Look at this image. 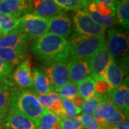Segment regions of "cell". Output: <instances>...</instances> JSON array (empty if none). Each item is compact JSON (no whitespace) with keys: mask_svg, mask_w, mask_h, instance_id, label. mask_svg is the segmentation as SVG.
<instances>
[{"mask_svg":"<svg viewBox=\"0 0 129 129\" xmlns=\"http://www.w3.org/2000/svg\"><path fill=\"white\" fill-rule=\"evenodd\" d=\"M31 50L34 55L45 61L66 62L70 56L68 40L50 32L35 40Z\"/></svg>","mask_w":129,"mask_h":129,"instance_id":"6da1fadb","label":"cell"},{"mask_svg":"<svg viewBox=\"0 0 129 129\" xmlns=\"http://www.w3.org/2000/svg\"><path fill=\"white\" fill-rule=\"evenodd\" d=\"M9 110L18 112L31 120L37 126L48 111L40 103L35 92L29 89H17L12 98Z\"/></svg>","mask_w":129,"mask_h":129,"instance_id":"7a4b0ae2","label":"cell"},{"mask_svg":"<svg viewBox=\"0 0 129 129\" xmlns=\"http://www.w3.org/2000/svg\"><path fill=\"white\" fill-rule=\"evenodd\" d=\"M72 59L88 60L97 51L106 44L105 35L99 36H85L75 34L68 40Z\"/></svg>","mask_w":129,"mask_h":129,"instance_id":"3957f363","label":"cell"},{"mask_svg":"<svg viewBox=\"0 0 129 129\" xmlns=\"http://www.w3.org/2000/svg\"><path fill=\"white\" fill-rule=\"evenodd\" d=\"M49 21L48 19L28 13L19 19L17 28L25 35L28 41L35 40L48 32Z\"/></svg>","mask_w":129,"mask_h":129,"instance_id":"277c9868","label":"cell"},{"mask_svg":"<svg viewBox=\"0 0 129 129\" xmlns=\"http://www.w3.org/2000/svg\"><path fill=\"white\" fill-rule=\"evenodd\" d=\"M106 46L112 59L117 63L128 60V34L117 29H110L107 32Z\"/></svg>","mask_w":129,"mask_h":129,"instance_id":"5b68a950","label":"cell"},{"mask_svg":"<svg viewBox=\"0 0 129 129\" xmlns=\"http://www.w3.org/2000/svg\"><path fill=\"white\" fill-rule=\"evenodd\" d=\"M73 27L77 34L85 36H99L105 35L106 28L101 26L92 19L84 9L74 11Z\"/></svg>","mask_w":129,"mask_h":129,"instance_id":"8992f818","label":"cell"},{"mask_svg":"<svg viewBox=\"0 0 129 129\" xmlns=\"http://www.w3.org/2000/svg\"><path fill=\"white\" fill-rule=\"evenodd\" d=\"M42 70L50 79L55 90L70 81L66 62L46 60L42 63Z\"/></svg>","mask_w":129,"mask_h":129,"instance_id":"52a82bcc","label":"cell"},{"mask_svg":"<svg viewBox=\"0 0 129 129\" xmlns=\"http://www.w3.org/2000/svg\"><path fill=\"white\" fill-rule=\"evenodd\" d=\"M112 60L106 44L87 60L90 75L92 78H103L106 68Z\"/></svg>","mask_w":129,"mask_h":129,"instance_id":"ba28073f","label":"cell"},{"mask_svg":"<svg viewBox=\"0 0 129 129\" xmlns=\"http://www.w3.org/2000/svg\"><path fill=\"white\" fill-rule=\"evenodd\" d=\"M29 13L50 19L62 12V9L52 0H27Z\"/></svg>","mask_w":129,"mask_h":129,"instance_id":"9c48e42d","label":"cell"},{"mask_svg":"<svg viewBox=\"0 0 129 129\" xmlns=\"http://www.w3.org/2000/svg\"><path fill=\"white\" fill-rule=\"evenodd\" d=\"M73 32V25L68 14L61 12L50 19L48 32L64 38L71 36Z\"/></svg>","mask_w":129,"mask_h":129,"instance_id":"30bf717a","label":"cell"},{"mask_svg":"<svg viewBox=\"0 0 129 129\" xmlns=\"http://www.w3.org/2000/svg\"><path fill=\"white\" fill-rule=\"evenodd\" d=\"M109 100L117 108L122 111L127 118H128L129 88L128 76L123 83L111 90Z\"/></svg>","mask_w":129,"mask_h":129,"instance_id":"8fae6325","label":"cell"},{"mask_svg":"<svg viewBox=\"0 0 129 129\" xmlns=\"http://www.w3.org/2000/svg\"><path fill=\"white\" fill-rule=\"evenodd\" d=\"M2 127L5 129H38L26 116L12 110H9L5 116Z\"/></svg>","mask_w":129,"mask_h":129,"instance_id":"7c38bea8","label":"cell"},{"mask_svg":"<svg viewBox=\"0 0 129 129\" xmlns=\"http://www.w3.org/2000/svg\"><path fill=\"white\" fill-rule=\"evenodd\" d=\"M0 12L20 19L29 13L27 0H1Z\"/></svg>","mask_w":129,"mask_h":129,"instance_id":"4fadbf2b","label":"cell"},{"mask_svg":"<svg viewBox=\"0 0 129 129\" xmlns=\"http://www.w3.org/2000/svg\"><path fill=\"white\" fill-rule=\"evenodd\" d=\"M14 82L22 89L33 88L30 60L26 59L19 64L12 75Z\"/></svg>","mask_w":129,"mask_h":129,"instance_id":"5bb4252c","label":"cell"},{"mask_svg":"<svg viewBox=\"0 0 129 129\" xmlns=\"http://www.w3.org/2000/svg\"><path fill=\"white\" fill-rule=\"evenodd\" d=\"M67 68L70 80L76 85L90 75L87 60L71 59L67 64Z\"/></svg>","mask_w":129,"mask_h":129,"instance_id":"9a60e30c","label":"cell"},{"mask_svg":"<svg viewBox=\"0 0 129 129\" xmlns=\"http://www.w3.org/2000/svg\"><path fill=\"white\" fill-rule=\"evenodd\" d=\"M33 88L37 94H47L55 92L53 84L41 70L34 68L32 70Z\"/></svg>","mask_w":129,"mask_h":129,"instance_id":"2e32d148","label":"cell"},{"mask_svg":"<svg viewBox=\"0 0 129 129\" xmlns=\"http://www.w3.org/2000/svg\"><path fill=\"white\" fill-rule=\"evenodd\" d=\"M125 72L115 60H112L103 73V78L108 83L111 90L119 86L123 81Z\"/></svg>","mask_w":129,"mask_h":129,"instance_id":"e0dca14e","label":"cell"},{"mask_svg":"<svg viewBox=\"0 0 129 129\" xmlns=\"http://www.w3.org/2000/svg\"><path fill=\"white\" fill-rule=\"evenodd\" d=\"M28 51V48L0 47V59L14 67L24 60Z\"/></svg>","mask_w":129,"mask_h":129,"instance_id":"ac0fdd59","label":"cell"},{"mask_svg":"<svg viewBox=\"0 0 129 129\" xmlns=\"http://www.w3.org/2000/svg\"><path fill=\"white\" fill-rule=\"evenodd\" d=\"M27 39L17 28L0 40V47L28 48Z\"/></svg>","mask_w":129,"mask_h":129,"instance_id":"d6986e66","label":"cell"},{"mask_svg":"<svg viewBox=\"0 0 129 129\" xmlns=\"http://www.w3.org/2000/svg\"><path fill=\"white\" fill-rule=\"evenodd\" d=\"M17 89L13 85L0 83V116L4 119L9 111L12 98Z\"/></svg>","mask_w":129,"mask_h":129,"instance_id":"ffe728a7","label":"cell"},{"mask_svg":"<svg viewBox=\"0 0 129 129\" xmlns=\"http://www.w3.org/2000/svg\"><path fill=\"white\" fill-rule=\"evenodd\" d=\"M84 9L86 11L90 17L98 24L105 28L112 27L113 26L116 25L118 24L117 19L115 17L112 16H103L102 14H99L97 10L95 9V3L92 2V1L88 4V5L85 7Z\"/></svg>","mask_w":129,"mask_h":129,"instance_id":"44dd1931","label":"cell"},{"mask_svg":"<svg viewBox=\"0 0 129 129\" xmlns=\"http://www.w3.org/2000/svg\"><path fill=\"white\" fill-rule=\"evenodd\" d=\"M117 109L118 108L108 100L103 102L98 107V108L93 113L92 116L99 123H101L102 126L115 113Z\"/></svg>","mask_w":129,"mask_h":129,"instance_id":"7402d4cb","label":"cell"},{"mask_svg":"<svg viewBox=\"0 0 129 129\" xmlns=\"http://www.w3.org/2000/svg\"><path fill=\"white\" fill-rule=\"evenodd\" d=\"M115 18L118 24L125 29L129 28V0H123L115 9Z\"/></svg>","mask_w":129,"mask_h":129,"instance_id":"603a6c76","label":"cell"},{"mask_svg":"<svg viewBox=\"0 0 129 129\" xmlns=\"http://www.w3.org/2000/svg\"><path fill=\"white\" fill-rule=\"evenodd\" d=\"M76 85L78 90V94L85 101L95 95V80L91 76H89L82 82L78 83Z\"/></svg>","mask_w":129,"mask_h":129,"instance_id":"cb8c5ba5","label":"cell"},{"mask_svg":"<svg viewBox=\"0 0 129 129\" xmlns=\"http://www.w3.org/2000/svg\"><path fill=\"white\" fill-rule=\"evenodd\" d=\"M60 118L50 111L42 115L39 122L38 129H61Z\"/></svg>","mask_w":129,"mask_h":129,"instance_id":"d4e9b609","label":"cell"},{"mask_svg":"<svg viewBox=\"0 0 129 129\" xmlns=\"http://www.w3.org/2000/svg\"><path fill=\"white\" fill-rule=\"evenodd\" d=\"M108 100L109 98L101 96L95 94L94 96L84 101V103L81 108V112L83 113V114L92 115L93 113L98 108V106L103 102L107 101Z\"/></svg>","mask_w":129,"mask_h":129,"instance_id":"484cf974","label":"cell"},{"mask_svg":"<svg viewBox=\"0 0 129 129\" xmlns=\"http://www.w3.org/2000/svg\"><path fill=\"white\" fill-rule=\"evenodd\" d=\"M64 11H78L84 9L91 0H52Z\"/></svg>","mask_w":129,"mask_h":129,"instance_id":"4316f807","label":"cell"},{"mask_svg":"<svg viewBox=\"0 0 129 129\" xmlns=\"http://www.w3.org/2000/svg\"><path fill=\"white\" fill-rule=\"evenodd\" d=\"M19 22V19L14 18L0 12V30L4 37L17 27Z\"/></svg>","mask_w":129,"mask_h":129,"instance_id":"83f0119b","label":"cell"},{"mask_svg":"<svg viewBox=\"0 0 129 129\" xmlns=\"http://www.w3.org/2000/svg\"><path fill=\"white\" fill-rule=\"evenodd\" d=\"M55 92L59 93L62 98H65L70 101H71L74 97L78 95V90L76 84L71 81H69L60 88H57L55 90Z\"/></svg>","mask_w":129,"mask_h":129,"instance_id":"f1b7e54d","label":"cell"},{"mask_svg":"<svg viewBox=\"0 0 129 129\" xmlns=\"http://www.w3.org/2000/svg\"><path fill=\"white\" fill-rule=\"evenodd\" d=\"M37 98L40 103L48 111H50L52 106L55 104L57 101L61 100V96L59 93L56 92H50L47 94H37Z\"/></svg>","mask_w":129,"mask_h":129,"instance_id":"f546056e","label":"cell"},{"mask_svg":"<svg viewBox=\"0 0 129 129\" xmlns=\"http://www.w3.org/2000/svg\"><path fill=\"white\" fill-rule=\"evenodd\" d=\"M61 102L62 106L63 118H73L81 113V108H77L71 101L61 98Z\"/></svg>","mask_w":129,"mask_h":129,"instance_id":"4dcf8cb0","label":"cell"},{"mask_svg":"<svg viewBox=\"0 0 129 129\" xmlns=\"http://www.w3.org/2000/svg\"><path fill=\"white\" fill-rule=\"evenodd\" d=\"M13 69H14L13 66L0 59V83H7L9 85H13V83L10 81L11 73Z\"/></svg>","mask_w":129,"mask_h":129,"instance_id":"1f68e13d","label":"cell"},{"mask_svg":"<svg viewBox=\"0 0 129 129\" xmlns=\"http://www.w3.org/2000/svg\"><path fill=\"white\" fill-rule=\"evenodd\" d=\"M60 125L61 129H85L80 122V115L60 118Z\"/></svg>","mask_w":129,"mask_h":129,"instance_id":"d6a6232c","label":"cell"},{"mask_svg":"<svg viewBox=\"0 0 129 129\" xmlns=\"http://www.w3.org/2000/svg\"><path fill=\"white\" fill-rule=\"evenodd\" d=\"M95 80V94L103 97L109 98L111 89L103 78H98Z\"/></svg>","mask_w":129,"mask_h":129,"instance_id":"836d02e7","label":"cell"},{"mask_svg":"<svg viewBox=\"0 0 129 129\" xmlns=\"http://www.w3.org/2000/svg\"><path fill=\"white\" fill-rule=\"evenodd\" d=\"M80 119L84 128L102 129L101 123H99L92 115L82 114L80 115Z\"/></svg>","mask_w":129,"mask_h":129,"instance_id":"e575fe53","label":"cell"},{"mask_svg":"<svg viewBox=\"0 0 129 129\" xmlns=\"http://www.w3.org/2000/svg\"><path fill=\"white\" fill-rule=\"evenodd\" d=\"M126 118L127 117L124 115V113L118 108L116 110V111H115V113L112 115L108 120L106 121V123L102 125V129L103 128H105V127H106V126L115 124V123H120L121 121H123V120H126Z\"/></svg>","mask_w":129,"mask_h":129,"instance_id":"d590c367","label":"cell"},{"mask_svg":"<svg viewBox=\"0 0 129 129\" xmlns=\"http://www.w3.org/2000/svg\"><path fill=\"white\" fill-rule=\"evenodd\" d=\"M95 9L99 14H102L103 16H112L115 17V12H113L111 8H109L108 6H106L103 3H98L95 4Z\"/></svg>","mask_w":129,"mask_h":129,"instance_id":"8d00e7d4","label":"cell"},{"mask_svg":"<svg viewBox=\"0 0 129 129\" xmlns=\"http://www.w3.org/2000/svg\"><path fill=\"white\" fill-rule=\"evenodd\" d=\"M92 2H94L95 4L98 3H103L106 6H108L109 8H111L113 12H115V9L117 8L118 4L120 3L117 0H91Z\"/></svg>","mask_w":129,"mask_h":129,"instance_id":"74e56055","label":"cell"},{"mask_svg":"<svg viewBox=\"0 0 129 129\" xmlns=\"http://www.w3.org/2000/svg\"><path fill=\"white\" fill-rule=\"evenodd\" d=\"M103 129H129V122L128 120H125L120 123L106 126Z\"/></svg>","mask_w":129,"mask_h":129,"instance_id":"f35d334b","label":"cell"},{"mask_svg":"<svg viewBox=\"0 0 129 129\" xmlns=\"http://www.w3.org/2000/svg\"><path fill=\"white\" fill-rule=\"evenodd\" d=\"M71 101H72V103H73L74 105L76 106L77 108H82V106H83V103H84L85 100H84L83 98L78 94V95H77L75 97H74L71 100Z\"/></svg>","mask_w":129,"mask_h":129,"instance_id":"ab89813d","label":"cell"},{"mask_svg":"<svg viewBox=\"0 0 129 129\" xmlns=\"http://www.w3.org/2000/svg\"><path fill=\"white\" fill-rule=\"evenodd\" d=\"M3 121H4V118H2L0 116V125H2Z\"/></svg>","mask_w":129,"mask_h":129,"instance_id":"60d3db41","label":"cell"},{"mask_svg":"<svg viewBox=\"0 0 129 129\" xmlns=\"http://www.w3.org/2000/svg\"><path fill=\"white\" fill-rule=\"evenodd\" d=\"M3 37H4V36L2 35V32H1V30H0V40H1Z\"/></svg>","mask_w":129,"mask_h":129,"instance_id":"b9f144b4","label":"cell"},{"mask_svg":"<svg viewBox=\"0 0 129 129\" xmlns=\"http://www.w3.org/2000/svg\"><path fill=\"white\" fill-rule=\"evenodd\" d=\"M0 129H5V128L2 127V125H0Z\"/></svg>","mask_w":129,"mask_h":129,"instance_id":"7bdbcfd3","label":"cell"},{"mask_svg":"<svg viewBox=\"0 0 129 129\" xmlns=\"http://www.w3.org/2000/svg\"><path fill=\"white\" fill-rule=\"evenodd\" d=\"M117 1H118L119 2H121V1H123V0H117Z\"/></svg>","mask_w":129,"mask_h":129,"instance_id":"ee69618b","label":"cell"},{"mask_svg":"<svg viewBox=\"0 0 129 129\" xmlns=\"http://www.w3.org/2000/svg\"><path fill=\"white\" fill-rule=\"evenodd\" d=\"M0 2H1V0H0Z\"/></svg>","mask_w":129,"mask_h":129,"instance_id":"f6af8a7d","label":"cell"}]
</instances>
